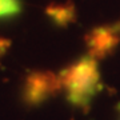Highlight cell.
Wrapping results in <instances>:
<instances>
[{"label": "cell", "instance_id": "6", "mask_svg": "<svg viewBox=\"0 0 120 120\" xmlns=\"http://www.w3.org/2000/svg\"><path fill=\"white\" fill-rule=\"evenodd\" d=\"M9 47V41L8 40H5V39H1L0 38V56L3 55Z\"/></svg>", "mask_w": 120, "mask_h": 120}, {"label": "cell", "instance_id": "2", "mask_svg": "<svg viewBox=\"0 0 120 120\" xmlns=\"http://www.w3.org/2000/svg\"><path fill=\"white\" fill-rule=\"evenodd\" d=\"M61 87L59 77L52 72L36 71L26 77L23 87V100L28 105H39L52 98Z\"/></svg>", "mask_w": 120, "mask_h": 120}, {"label": "cell", "instance_id": "1", "mask_svg": "<svg viewBox=\"0 0 120 120\" xmlns=\"http://www.w3.org/2000/svg\"><path fill=\"white\" fill-rule=\"evenodd\" d=\"M59 80L69 101L77 107L87 108L91 99L100 90V73L96 59L92 56L80 59L61 71Z\"/></svg>", "mask_w": 120, "mask_h": 120}, {"label": "cell", "instance_id": "7", "mask_svg": "<svg viewBox=\"0 0 120 120\" xmlns=\"http://www.w3.org/2000/svg\"><path fill=\"white\" fill-rule=\"evenodd\" d=\"M117 27H119V30H120V24H119V26H117Z\"/></svg>", "mask_w": 120, "mask_h": 120}, {"label": "cell", "instance_id": "3", "mask_svg": "<svg viewBox=\"0 0 120 120\" xmlns=\"http://www.w3.org/2000/svg\"><path fill=\"white\" fill-rule=\"evenodd\" d=\"M86 43L90 56L95 59H101L111 55L120 43L119 27H98L87 35Z\"/></svg>", "mask_w": 120, "mask_h": 120}, {"label": "cell", "instance_id": "5", "mask_svg": "<svg viewBox=\"0 0 120 120\" xmlns=\"http://www.w3.org/2000/svg\"><path fill=\"white\" fill-rule=\"evenodd\" d=\"M20 12L19 0H0V17L12 16Z\"/></svg>", "mask_w": 120, "mask_h": 120}, {"label": "cell", "instance_id": "4", "mask_svg": "<svg viewBox=\"0 0 120 120\" xmlns=\"http://www.w3.org/2000/svg\"><path fill=\"white\" fill-rule=\"evenodd\" d=\"M47 15L59 26H67L75 19V9L71 3L52 4L47 8Z\"/></svg>", "mask_w": 120, "mask_h": 120}]
</instances>
